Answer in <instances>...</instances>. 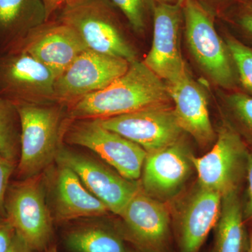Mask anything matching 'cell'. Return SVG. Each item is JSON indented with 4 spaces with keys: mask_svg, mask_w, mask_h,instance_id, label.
<instances>
[{
    "mask_svg": "<svg viewBox=\"0 0 252 252\" xmlns=\"http://www.w3.org/2000/svg\"><path fill=\"white\" fill-rule=\"evenodd\" d=\"M246 178L248 180L247 199L243 205V217L245 222H252V152L249 155Z\"/></svg>",
    "mask_w": 252,
    "mask_h": 252,
    "instance_id": "obj_30",
    "label": "cell"
},
{
    "mask_svg": "<svg viewBox=\"0 0 252 252\" xmlns=\"http://www.w3.org/2000/svg\"><path fill=\"white\" fill-rule=\"evenodd\" d=\"M225 102L235 123L231 125L240 136L245 135L252 141V95L243 91L230 90Z\"/></svg>",
    "mask_w": 252,
    "mask_h": 252,
    "instance_id": "obj_23",
    "label": "cell"
},
{
    "mask_svg": "<svg viewBox=\"0 0 252 252\" xmlns=\"http://www.w3.org/2000/svg\"><path fill=\"white\" fill-rule=\"evenodd\" d=\"M152 16L153 42L143 63L167 84L175 82L188 74L180 45L182 6L155 1Z\"/></svg>",
    "mask_w": 252,
    "mask_h": 252,
    "instance_id": "obj_14",
    "label": "cell"
},
{
    "mask_svg": "<svg viewBox=\"0 0 252 252\" xmlns=\"http://www.w3.org/2000/svg\"><path fill=\"white\" fill-rule=\"evenodd\" d=\"M0 56V95L15 104H56L53 71L22 51Z\"/></svg>",
    "mask_w": 252,
    "mask_h": 252,
    "instance_id": "obj_9",
    "label": "cell"
},
{
    "mask_svg": "<svg viewBox=\"0 0 252 252\" xmlns=\"http://www.w3.org/2000/svg\"><path fill=\"white\" fill-rule=\"evenodd\" d=\"M240 4L243 5L247 9L252 11V0H240Z\"/></svg>",
    "mask_w": 252,
    "mask_h": 252,
    "instance_id": "obj_33",
    "label": "cell"
},
{
    "mask_svg": "<svg viewBox=\"0 0 252 252\" xmlns=\"http://www.w3.org/2000/svg\"><path fill=\"white\" fill-rule=\"evenodd\" d=\"M55 162L75 172L88 190L106 205L109 212L117 216H120L131 198L141 189L137 181L124 178L105 162L64 143Z\"/></svg>",
    "mask_w": 252,
    "mask_h": 252,
    "instance_id": "obj_10",
    "label": "cell"
},
{
    "mask_svg": "<svg viewBox=\"0 0 252 252\" xmlns=\"http://www.w3.org/2000/svg\"><path fill=\"white\" fill-rule=\"evenodd\" d=\"M21 131L16 104L0 95V154L16 165L21 152Z\"/></svg>",
    "mask_w": 252,
    "mask_h": 252,
    "instance_id": "obj_22",
    "label": "cell"
},
{
    "mask_svg": "<svg viewBox=\"0 0 252 252\" xmlns=\"http://www.w3.org/2000/svg\"><path fill=\"white\" fill-rule=\"evenodd\" d=\"M225 42L234 63L239 84L252 95V48L230 34L225 36Z\"/></svg>",
    "mask_w": 252,
    "mask_h": 252,
    "instance_id": "obj_24",
    "label": "cell"
},
{
    "mask_svg": "<svg viewBox=\"0 0 252 252\" xmlns=\"http://www.w3.org/2000/svg\"><path fill=\"white\" fill-rule=\"evenodd\" d=\"M109 0H86L60 13V21L74 30L88 49L132 63L137 54L127 40Z\"/></svg>",
    "mask_w": 252,
    "mask_h": 252,
    "instance_id": "obj_6",
    "label": "cell"
},
{
    "mask_svg": "<svg viewBox=\"0 0 252 252\" xmlns=\"http://www.w3.org/2000/svg\"><path fill=\"white\" fill-rule=\"evenodd\" d=\"M222 195L203 187L187 204L177 228L180 252H199L214 227L221 209Z\"/></svg>",
    "mask_w": 252,
    "mask_h": 252,
    "instance_id": "obj_18",
    "label": "cell"
},
{
    "mask_svg": "<svg viewBox=\"0 0 252 252\" xmlns=\"http://www.w3.org/2000/svg\"><path fill=\"white\" fill-rule=\"evenodd\" d=\"M240 5L238 12L233 17V23L252 44V11Z\"/></svg>",
    "mask_w": 252,
    "mask_h": 252,
    "instance_id": "obj_27",
    "label": "cell"
},
{
    "mask_svg": "<svg viewBox=\"0 0 252 252\" xmlns=\"http://www.w3.org/2000/svg\"><path fill=\"white\" fill-rule=\"evenodd\" d=\"M6 252H36L16 233L12 243Z\"/></svg>",
    "mask_w": 252,
    "mask_h": 252,
    "instance_id": "obj_31",
    "label": "cell"
},
{
    "mask_svg": "<svg viewBox=\"0 0 252 252\" xmlns=\"http://www.w3.org/2000/svg\"><path fill=\"white\" fill-rule=\"evenodd\" d=\"M167 85L143 61L130 63L125 74L102 90L66 107L70 119H104L168 104Z\"/></svg>",
    "mask_w": 252,
    "mask_h": 252,
    "instance_id": "obj_1",
    "label": "cell"
},
{
    "mask_svg": "<svg viewBox=\"0 0 252 252\" xmlns=\"http://www.w3.org/2000/svg\"><path fill=\"white\" fill-rule=\"evenodd\" d=\"M16 165L0 154V216H6L4 210L5 196L10 185V179L16 171Z\"/></svg>",
    "mask_w": 252,
    "mask_h": 252,
    "instance_id": "obj_26",
    "label": "cell"
},
{
    "mask_svg": "<svg viewBox=\"0 0 252 252\" xmlns=\"http://www.w3.org/2000/svg\"><path fill=\"white\" fill-rule=\"evenodd\" d=\"M63 143L91 150L124 178L137 181L147 152L140 146L105 128L99 119H70L64 122Z\"/></svg>",
    "mask_w": 252,
    "mask_h": 252,
    "instance_id": "obj_5",
    "label": "cell"
},
{
    "mask_svg": "<svg viewBox=\"0 0 252 252\" xmlns=\"http://www.w3.org/2000/svg\"><path fill=\"white\" fill-rule=\"evenodd\" d=\"M86 0H42L45 6L47 21L56 13L62 12L64 10L74 7Z\"/></svg>",
    "mask_w": 252,
    "mask_h": 252,
    "instance_id": "obj_28",
    "label": "cell"
},
{
    "mask_svg": "<svg viewBox=\"0 0 252 252\" xmlns=\"http://www.w3.org/2000/svg\"><path fill=\"white\" fill-rule=\"evenodd\" d=\"M246 252H252V228L248 235V248Z\"/></svg>",
    "mask_w": 252,
    "mask_h": 252,
    "instance_id": "obj_34",
    "label": "cell"
},
{
    "mask_svg": "<svg viewBox=\"0 0 252 252\" xmlns=\"http://www.w3.org/2000/svg\"><path fill=\"white\" fill-rule=\"evenodd\" d=\"M117 229L124 240L142 252H168L170 220L167 207L142 187L119 216Z\"/></svg>",
    "mask_w": 252,
    "mask_h": 252,
    "instance_id": "obj_11",
    "label": "cell"
},
{
    "mask_svg": "<svg viewBox=\"0 0 252 252\" xmlns=\"http://www.w3.org/2000/svg\"><path fill=\"white\" fill-rule=\"evenodd\" d=\"M44 252H59L56 244L53 243Z\"/></svg>",
    "mask_w": 252,
    "mask_h": 252,
    "instance_id": "obj_35",
    "label": "cell"
},
{
    "mask_svg": "<svg viewBox=\"0 0 252 252\" xmlns=\"http://www.w3.org/2000/svg\"><path fill=\"white\" fill-rule=\"evenodd\" d=\"M5 215L16 233L36 252L53 244L54 220L44 173L10 183L5 196Z\"/></svg>",
    "mask_w": 252,
    "mask_h": 252,
    "instance_id": "obj_4",
    "label": "cell"
},
{
    "mask_svg": "<svg viewBox=\"0 0 252 252\" xmlns=\"http://www.w3.org/2000/svg\"><path fill=\"white\" fill-rule=\"evenodd\" d=\"M245 224L238 190L223 195L212 252H246L248 236Z\"/></svg>",
    "mask_w": 252,
    "mask_h": 252,
    "instance_id": "obj_20",
    "label": "cell"
},
{
    "mask_svg": "<svg viewBox=\"0 0 252 252\" xmlns=\"http://www.w3.org/2000/svg\"><path fill=\"white\" fill-rule=\"evenodd\" d=\"M250 151L229 123L220 126L211 150L200 157L190 155L198 173L199 187L225 195L239 190L246 177Z\"/></svg>",
    "mask_w": 252,
    "mask_h": 252,
    "instance_id": "obj_7",
    "label": "cell"
},
{
    "mask_svg": "<svg viewBox=\"0 0 252 252\" xmlns=\"http://www.w3.org/2000/svg\"><path fill=\"white\" fill-rule=\"evenodd\" d=\"M129 66L126 60L86 49L56 78V104L67 107L105 89L125 74Z\"/></svg>",
    "mask_w": 252,
    "mask_h": 252,
    "instance_id": "obj_8",
    "label": "cell"
},
{
    "mask_svg": "<svg viewBox=\"0 0 252 252\" xmlns=\"http://www.w3.org/2000/svg\"><path fill=\"white\" fill-rule=\"evenodd\" d=\"M21 122L18 180L43 173L56 161L63 145L67 109L59 104H16Z\"/></svg>",
    "mask_w": 252,
    "mask_h": 252,
    "instance_id": "obj_2",
    "label": "cell"
},
{
    "mask_svg": "<svg viewBox=\"0 0 252 252\" xmlns=\"http://www.w3.org/2000/svg\"><path fill=\"white\" fill-rule=\"evenodd\" d=\"M16 234V230L6 216H0V252L7 251Z\"/></svg>",
    "mask_w": 252,
    "mask_h": 252,
    "instance_id": "obj_29",
    "label": "cell"
},
{
    "mask_svg": "<svg viewBox=\"0 0 252 252\" xmlns=\"http://www.w3.org/2000/svg\"><path fill=\"white\" fill-rule=\"evenodd\" d=\"M99 120L104 127L140 146L147 153L177 142L183 132L168 104Z\"/></svg>",
    "mask_w": 252,
    "mask_h": 252,
    "instance_id": "obj_13",
    "label": "cell"
},
{
    "mask_svg": "<svg viewBox=\"0 0 252 252\" xmlns=\"http://www.w3.org/2000/svg\"><path fill=\"white\" fill-rule=\"evenodd\" d=\"M124 15L135 32L142 34L147 28L149 15L153 13L155 0H109Z\"/></svg>",
    "mask_w": 252,
    "mask_h": 252,
    "instance_id": "obj_25",
    "label": "cell"
},
{
    "mask_svg": "<svg viewBox=\"0 0 252 252\" xmlns=\"http://www.w3.org/2000/svg\"><path fill=\"white\" fill-rule=\"evenodd\" d=\"M117 230L94 221H84L69 227L63 242L71 252H129Z\"/></svg>",
    "mask_w": 252,
    "mask_h": 252,
    "instance_id": "obj_21",
    "label": "cell"
},
{
    "mask_svg": "<svg viewBox=\"0 0 252 252\" xmlns=\"http://www.w3.org/2000/svg\"><path fill=\"white\" fill-rule=\"evenodd\" d=\"M217 2L220 3V4H227V3H238L240 4V0H215Z\"/></svg>",
    "mask_w": 252,
    "mask_h": 252,
    "instance_id": "obj_36",
    "label": "cell"
},
{
    "mask_svg": "<svg viewBox=\"0 0 252 252\" xmlns=\"http://www.w3.org/2000/svg\"><path fill=\"white\" fill-rule=\"evenodd\" d=\"M46 21L42 0H0V44L4 51L13 49Z\"/></svg>",
    "mask_w": 252,
    "mask_h": 252,
    "instance_id": "obj_19",
    "label": "cell"
},
{
    "mask_svg": "<svg viewBox=\"0 0 252 252\" xmlns=\"http://www.w3.org/2000/svg\"><path fill=\"white\" fill-rule=\"evenodd\" d=\"M182 6L186 39L194 59L217 85L226 90L237 89L234 63L217 33L211 10L201 0H186Z\"/></svg>",
    "mask_w": 252,
    "mask_h": 252,
    "instance_id": "obj_3",
    "label": "cell"
},
{
    "mask_svg": "<svg viewBox=\"0 0 252 252\" xmlns=\"http://www.w3.org/2000/svg\"><path fill=\"white\" fill-rule=\"evenodd\" d=\"M190 155L180 140L147 153L141 175L142 190L153 198L173 195L184 185L193 167Z\"/></svg>",
    "mask_w": 252,
    "mask_h": 252,
    "instance_id": "obj_16",
    "label": "cell"
},
{
    "mask_svg": "<svg viewBox=\"0 0 252 252\" xmlns=\"http://www.w3.org/2000/svg\"><path fill=\"white\" fill-rule=\"evenodd\" d=\"M155 1L158 2L163 3V4L182 6L186 0H155Z\"/></svg>",
    "mask_w": 252,
    "mask_h": 252,
    "instance_id": "obj_32",
    "label": "cell"
},
{
    "mask_svg": "<svg viewBox=\"0 0 252 252\" xmlns=\"http://www.w3.org/2000/svg\"><path fill=\"white\" fill-rule=\"evenodd\" d=\"M128 251H129V250H128ZM129 252H142L139 251V250H136V249H135V250H130V251H129Z\"/></svg>",
    "mask_w": 252,
    "mask_h": 252,
    "instance_id": "obj_37",
    "label": "cell"
},
{
    "mask_svg": "<svg viewBox=\"0 0 252 252\" xmlns=\"http://www.w3.org/2000/svg\"><path fill=\"white\" fill-rule=\"evenodd\" d=\"M46 195L55 224L105 216L106 205L88 190L69 167L53 164L46 171Z\"/></svg>",
    "mask_w": 252,
    "mask_h": 252,
    "instance_id": "obj_12",
    "label": "cell"
},
{
    "mask_svg": "<svg viewBox=\"0 0 252 252\" xmlns=\"http://www.w3.org/2000/svg\"><path fill=\"white\" fill-rule=\"evenodd\" d=\"M86 49H89L77 32L58 19L49 20L34 28L9 51L29 54L49 67L58 77Z\"/></svg>",
    "mask_w": 252,
    "mask_h": 252,
    "instance_id": "obj_15",
    "label": "cell"
},
{
    "mask_svg": "<svg viewBox=\"0 0 252 252\" xmlns=\"http://www.w3.org/2000/svg\"><path fill=\"white\" fill-rule=\"evenodd\" d=\"M166 85L170 98L175 102L174 113L182 130L190 134L202 146L209 145L216 140L206 94L189 73Z\"/></svg>",
    "mask_w": 252,
    "mask_h": 252,
    "instance_id": "obj_17",
    "label": "cell"
}]
</instances>
